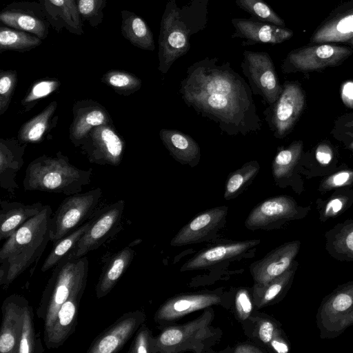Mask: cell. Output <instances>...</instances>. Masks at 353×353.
Returning a JSON list of instances; mask_svg holds the SVG:
<instances>
[{
    "mask_svg": "<svg viewBox=\"0 0 353 353\" xmlns=\"http://www.w3.org/2000/svg\"><path fill=\"white\" fill-rule=\"evenodd\" d=\"M183 102L229 136L261 130L251 88L229 61L205 57L190 65L180 83Z\"/></svg>",
    "mask_w": 353,
    "mask_h": 353,
    "instance_id": "cell-1",
    "label": "cell"
},
{
    "mask_svg": "<svg viewBox=\"0 0 353 353\" xmlns=\"http://www.w3.org/2000/svg\"><path fill=\"white\" fill-rule=\"evenodd\" d=\"M208 0H168L160 24L158 70L165 74L190 48L192 35L208 21Z\"/></svg>",
    "mask_w": 353,
    "mask_h": 353,
    "instance_id": "cell-2",
    "label": "cell"
},
{
    "mask_svg": "<svg viewBox=\"0 0 353 353\" xmlns=\"http://www.w3.org/2000/svg\"><path fill=\"white\" fill-rule=\"evenodd\" d=\"M52 214V208L45 205L6 239L0 250V284L3 288L42 255L50 241Z\"/></svg>",
    "mask_w": 353,
    "mask_h": 353,
    "instance_id": "cell-3",
    "label": "cell"
},
{
    "mask_svg": "<svg viewBox=\"0 0 353 353\" xmlns=\"http://www.w3.org/2000/svg\"><path fill=\"white\" fill-rule=\"evenodd\" d=\"M92 169L82 170L70 163L59 151L54 156L41 155L28 165L23 181L25 190L64 194L81 192L91 181Z\"/></svg>",
    "mask_w": 353,
    "mask_h": 353,
    "instance_id": "cell-4",
    "label": "cell"
},
{
    "mask_svg": "<svg viewBox=\"0 0 353 353\" xmlns=\"http://www.w3.org/2000/svg\"><path fill=\"white\" fill-rule=\"evenodd\" d=\"M89 262L86 256H65L54 267L43 291L36 314L43 321V336L50 331L61 305L88 281Z\"/></svg>",
    "mask_w": 353,
    "mask_h": 353,
    "instance_id": "cell-5",
    "label": "cell"
},
{
    "mask_svg": "<svg viewBox=\"0 0 353 353\" xmlns=\"http://www.w3.org/2000/svg\"><path fill=\"white\" fill-rule=\"evenodd\" d=\"M210 307L196 319L178 325L165 326L154 337L155 353L201 352L218 339V329L210 324L214 318Z\"/></svg>",
    "mask_w": 353,
    "mask_h": 353,
    "instance_id": "cell-6",
    "label": "cell"
},
{
    "mask_svg": "<svg viewBox=\"0 0 353 353\" xmlns=\"http://www.w3.org/2000/svg\"><path fill=\"white\" fill-rule=\"evenodd\" d=\"M102 195L100 188L65 198L52 214L50 241L54 243L88 221L93 215Z\"/></svg>",
    "mask_w": 353,
    "mask_h": 353,
    "instance_id": "cell-7",
    "label": "cell"
},
{
    "mask_svg": "<svg viewBox=\"0 0 353 353\" xmlns=\"http://www.w3.org/2000/svg\"><path fill=\"white\" fill-rule=\"evenodd\" d=\"M241 63L242 72L248 80L253 94L262 97L269 105L280 96L283 86L276 72L273 61L265 52L245 50Z\"/></svg>",
    "mask_w": 353,
    "mask_h": 353,
    "instance_id": "cell-8",
    "label": "cell"
},
{
    "mask_svg": "<svg viewBox=\"0 0 353 353\" xmlns=\"http://www.w3.org/2000/svg\"><path fill=\"white\" fill-rule=\"evenodd\" d=\"M124 208L125 201L119 200L93 214L87 230L65 256L79 259L98 249L116 231L121 221Z\"/></svg>",
    "mask_w": 353,
    "mask_h": 353,
    "instance_id": "cell-9",
    "label": "cell"
},
{
    "mask_svg": "<svg viewBox=\"0 0 353 353\" xmlns=\"http://www.w3.org/2000/svg\"><path fill=\"white\" fill-rule=\"evenodd\" d=\"M304 103L300 86L294 82H285L277 100L263 113L274 137L283 138L291 131L303 109Z\"/></svg>",
    "mask_w": 353,
    "mask_h": 353,
    "instance_id": "cell-10",
    "label": "cell"
},
{
    "mask_svg": "<svg viewBox=\"0 0 353 353\" xmlns=\"http://www.w3.org/2000/svg\"><path fill=\"white\" fill-rule=\"evenodd\" d=\"M352 52L350 48L328 43L305 46L290 52L282 68L285 72L321 70L341 63Z\"/></svg>",
    "mask_w": 353,
    "mask_h": 353,
    "instance_id": "cell-11",
    "label": "cell"
},
{
    "mask_svg": "<svg viewBox=\"0 0 353 353\" xmlns=\"http://www.w3.org/2000/svg\"><path fill=\"white\" fill-rule=\"evenodd\" d=\"M304 216L305 213L292 198L281 195L256 205L246 218L245 226L250 230H272Z\"/></svg>",
    "mask_w": 353,
    "mask_h": 353,
    "instance_id": "cell-12",
    "label": "cell"
},
{
    "mask_svg": "<svg viewBox=\"0 0 353 353\" xmlns=\"http://www.w3.org/2000/svg\"><path fill=\"white\" fill-rule=\"evenodd\" d=\"M79 148L92 163L117 166L123 159L125 142L111 123L92 129Z\"/></svg>",
    "mask_w": 353,
    "mask_h": 353,
    "instance_id": "cell-13",
    "label": "cell"
},
{
    "mask_svg": "<svg viewBox=\"0 0 353 353\" xmlns=\"http://www.w3.org/2000/svg\"><path fill=\"white\" fill-rule=\"evenodd\" d=\"M146 316L141 310L124 313L92 341L87 353H116L136 333L145 322Z\"/></svg>",
    "mask_w": 353,
    "mask_h": 353,
    "instance_id": "cell-14",
    "label": "cell"
},
{
    "mask_svg": "<svg viewBox=\"0 0 353 353\" xmlns=\"http://www.w3.org/2000/svg\"><path fill=\"white\" fill-rule=\"evenodd\" d=\"M228 211V206L221 205L199 213L175 234L170 245L183 246L212 239L224 227Z\"/></svg>",
    "mask_w": 353,
    "mask_h": 353,
    "instance_id": "cell-15",
    "label": "cell"
},
{
    "mask_svg": "<svg viewBox=\"0 0 353 353\" xmlns=\"http://www.w3.org/2000/svg\"><path fill=\"white\" fill-rule=\"evenodd\" d=\"M318 322L327 332L336 334L353 323V283L340 286L325 298Z\"/></svg>",
    "mask_w": 353,
    "mask_h": 353,
    "instance_id": "cell-16",
    "label": "cell"
},
{
    "mask_svg": "<svg viewBox=\"0 0 353 353\" xmlns=\"http://www.w3.org/2000/svg\"><path fill=\"white\" fill-rule=\"evenodd\" d=\"M222 303L217 293L202 292L176 295L165 301L154 314V321L161 326L174 321L193 312L206 309Z\"/></svg>",
    "mask_w": 353,
    "mask_h": 353,
    "instance_id": "cell-17",
    "label": "cell"
},
{
    "mask_svg": "<svg viewBox=\"0 0 353 353\" xmlns=\"http://www.w3.org/2000/svg\"><path fill=\"white\" fill-rule=\"evenodd\" d=\"M72 110L73 119L69 129V138L75 147H80L96 126L113 123L107 109L90 99L75 101Z\"/></svg>",
    "mask_w": 353,
    "mask_h": 353,
    "instance_id": "cell-18",
    "label": "cell"
},
{
    "mask_svg": "<svg viewBox=\"0 0 353 353\" xmlns=\"http://www.w3.org/2000/svg\"><path fill=\"white\" fill-rule=\"evenodd\" d=\"M234 28L232 38L244 39L242 46L258 43L279 44L291 39L294 32L285 28L253 18H234L231 21Z\"/></svg>",
    "mask_w": 353,
    "mask_h": 353,
    "instance_id": "cell-19",
    "label": "cell"
},
{
    "mask_svg": "<svg viewBox=\"0 0 353 353\" xmlns=\"http://www.w3.org/2000/svg\"><path fill=\"white\" fill-rule=\"evenodd\" d=\"M28 301L19 294L6 297L1 306L0 352L17 353L23 326V314Z\"/></svg>",
    "mask_w": 353,
    "mask_h": 353,
    "instance_id": "cell-20",
    "label": "cell"
},
{
    "mask_svg": "<svg viewBox=\"0 0 353 353\" xmlns=\"http://www.w3.org/2000/svg\"><path fill=\"white\" fill-rule=\"evenodd\" d=\"M300 245L299 241L285 243L252 263L250 272L254 283L265 284L288 270L294 261Z\"/></svg>",
    "mask_w": 353,
    "mask_h": 353,
    "instance_id": "cell-21",
    "label": "cell"
},
{
    "mask_svg": "<svg viewBox=\"0 0 353 353\" xmlns=\"http://www.w3.org/2000/svg\"><path fill=\"white\" fill-rule=\"evenodd\" d=\"M86 285L87 283L79 287L60 307L50 331L43 336L48 349L59 347L74 332Z\"/></svg>",
    "mask_w": 353,
    "mask_h": 353,
    "instance_id": "cell-22",
    "label": "cell"
},
{
    "mask_svg": "<svg viewBox=\"0 0 353 353\" xmlns=\"http://www.w3.org/2000/svg\"><path fill=\"white\" fill-rule=\"evenodd\" d=\"M259 239L230 241L204 249L185 262L181 272L198 270L219 263L239 259L260 243Z\"/></svg>",
    "mask_w": 353,
    "mask_h": 353,
    "instance_id": "cell-23",
    "label": "cell"
},
{
    "mask_svg": "<svg viewBox=\"0 0 353 353\" xmlns=\"http://www.w3.org/2000/svg\"><path fill=\"white\" fill-rule=\"evenodd\" d=\"M27 145L14 138L0 139V186L2 189L13 192L19 188L16 176L24 164L23 155Z\"/></svg>",
    "mask_w": 353,
    "mask_h": 353,
    "instance_id": "cell-24",
    "label": "cell"
},
{
    "mask_svg": "<svg viewBox=\"0 0 353 353\" xmlns=\"http://www.w3.org/2000/svg\"><path fill=\"white\" fill-rule=\"evenodd\" d=\"M159 138L170 154L181 165L193 168L201 161V152L197 142L179 130L162 128Z\"/></svg>",
    "mask_w": 353,
    "mask_h": 353,
    "instance_id": "cell-25",
    "label": "cell"
},
{
    "mask_svg": "<svg viewBox=\"0 0 353 353\" xmlns=\"http://www.w3.org/2000/svg\"><path fill=\"white\" fill-rule=\"evenodd\" d=\"M57 101H53L43 110L25 122L19 128L17 139L22 143H40L50 139L52 130L56 127L59 116L56 114Z\"/></svg>",
    "mask_w": 353,
    "mask_h": 353,
    "instance_id": "cell-26",
    "label": "cell"
},
{
    "mask_svg": "<svg viewBox=\"0 0 353 353\" xmlns=\"http://www.w3.org/2000/svg\"><path fill=\"white\" fill-rule=\"evenodd\" d=\"M46 17H41L26 6H8L0 14L1 21L14 29L23 30L45 39L48 34Z\"/></svg>",
    "mask_w": 353,
    "mask_h": 353,
    "instance_id": "cell-27",
    "label": "cell"
},
{
    "mask_svg": "<svg viewBox=\"0 0 353 353\" xmlns=\"http://www.w3.org/2000/svg\"><path fill=\"white\" fill-rule=\"evenodd\" d=\"M0 240L10 237L26 221L39 213L45 205L41 202L24 204L17 201L0 202Z\"/></svg>",
    "mask_w": 353,
    "mask_h": 353,
    "instance_id": "cell-28",
    "label": "cell"
},
{
    "mask_svg": "<svg viewBox=\"0 0 353 353\" xmlns=\"http://www.w3.org/2000/svg\"><path fill=\"white\" fill-rule=\"evenodd\" d=\"M297 266L298 263L294 261L280 276L265 284L254 283L251 292L254 305L260 309L282 300L292 283Z\"/></svg>",
    "mask_w": 353,
    "mask_h": 353,
    "instance_id": "cell-29",
    "label": "cell"
},
{
    "mask_svg": "<svg viewBox=\"0 0 353 353\" xmlns=\"http://www.w3.org/2000/svg\"><path fill=\"white\" fill-rule=\"evenodd\" d=\"M353 38V8L327 19L313 33L310 43L345 42Z\"/></svg>",
    "mask_w": 353,
    "mask_h": 353,
    "instance_id": "cell-30",
    "label": "cell"
},
{
    "mask_svg": "<svg viewBox=\"0 0 353 353\" xmlns=\"http://www.w3.org/2000/svg\"><path fill=\"white\" fill-rule=\"evenodd\" d=\"M134 256V250L131 247L127 246L110 259L95 287V293L98 299H101L110 292L128 268Z\"/></svg>",
    "mask_w": 353,
    "mask_h": 353,
    "instance_id": "cell-31",
    "label": "cell"
},
{
    "mask_svg": "<svg viewBox=\"0 0 353 353\" xmlns=\"http://www.w3.org/2000/svg\"><path fill=\"white\" fill-rule=\"evenodd\" d=\"M325 249L340 261H353V220L336 225L325 235Z\"/></svg>",
    "mask_w": 353,
    "mask_h": 353,
    "instance_id": "cell-32",
    "label": "cell"
},
{
    "mask_svg": "<svg viewBox=\"0 0 353 353\" xmlns=\"http://www.w3.org/2000/svg\"><path fill=\"white\" fill-rule=\"evenodd\" d=\"M121 34L133 46L142 50L155 49L152 32L146 22L128 10L121 12Z\"/></svg>",
    "mask_w": 353,
    "mask_h": 353,
    "instance_id": "cell-33",
    "label": "cell"
},
{
    "mask_svg": "<svg viewBox=\"0 0 353 353\" xmlns=\"http://www.w3.org/2000/svg\"><path fill=\"white\" fill-rule=\"evenodd\" d=\"M302 151L301 142H294L278 151L272 163V172L278 185L281 186L292 176Z\"/></svg>",
    "mask_w": 353,
    "mask_h": 353,
    "instance_id": "cell-34",
    "label": "cell"
},
{
    "mask_svg": "<svg viewBox=\"0 0 353 353\" xmlns=\"http://www.w3.org/2000/svg\"><path fill=\"white\" fill-rule=\"evenodd\" d=\"M261 166L256 160L245 163L227 177L223 197L229 201L239 196L254 179Z\"/></svg>",
    "mask_w": 353,
    "mask_h": 353,
    "instance_id": "cell-35",
    "label": "cell"
},
{
    "mask_svg": "<svg viewBox=\"0 0 353 353\" xmlns=\"http://www.w3.org/2000/svg\"><path fill=\"white\" fill-rule=\"evenodd\" d=\"M90 222V219L72 232L53 243V248L41 266V272H46L54 268L62 259L70 253L85 232Z\"/></svg>",
    "mask_w": 353,
    "mask_h": 353,
    "instance_id": "cell-36",
    "label": "cell"
},
{
    "mask_svg": "<svg viewBox=\"0 0 353 353\" xmlns=\"http://www.w3.org/2000/svg\"><path fill=\"white\" fill-rule=\"evenodd\" d=\"M41 39L30 32L8 27L0 28L1 51L24 52L39 46Z\"/></svg>",
    "mask_w": 353,
    "mask_h": 353,
    "instance_id": "cell-37",
    "label": "cell"
},
{
    "mask_svg": "<svg viewBox=\"0 0 353 353\" xmlns=\"http://www.w3.org/2000/svg\"><path fill=\"white\" fill-rule=\"evenodd\" d=\"M101 81L111 87L118 94L128 97L140 90L141 79L134 74L119 70H111L102 76Z\"/></svg>",
    "mask_w": 353,
    "mask_h": 353,
    "instance_id": "cell-38",
    "label": "cell"
},
{
    "mask_svg": "<svg viewBox=\"0 0 353 353\" xmlns=\"http://www.w3.org/2000/svg\"><path fill=\"white\" fill-rule=\"evenodd\" d=\"M44 348L36 334L32 307L28 304L24 310L23 326L17 353H43Z\"/></svg>",
    "mask_w": 353,
    "mask_h": 353,
    "instance_id": "cell-39",
    "label": "cell"
},
{
    "mask_svg": "<svg viewBox=\"0 0 353 353\" xmlns=\"http://www.w3.org/2000/svg\"><path fill=\"white\" fill-rule=\"evenodd\" d=\"M60 85V81L56 78L47 77L34 81L21 100L22 112L30 111L40 100L57 91Z\"/></svg>",
    "mask_w": 353,
    "mask_h": 353,
    "instance_id": "cell-40",
    "label": "cell"
},
{
    "mask_svg": "<svg viewBox=\"0 0 353 353\" xmlns=\"http://www.w3.org/2000/svg\"><path fill=\"white\" fill-rule=\"evenodd\" d=\"M241 9L249 13L252 18L276 26L285 27V23L263 0H235Z\"/></svg>",
    "mask_w": 353,
    "mask_h": 353,
    "instance_id": "cell-41",
    "label": "cell"
},
{
    "mask_svg": "<svg viewBox=\"0 0 353 353\" xmlns=\"http://www.w3.org/2000/svg\"><path fill=\"white\" fill-rule=\"evenodd\" d=\"M263 314H260L257 316L256 315L254 317L250 316V318L252 319L255 323L254 337L262 345L269 347L272 339L281 334L282 330L279 323L275 319Z\"/></svg>",
    "mask_w": 353,
    "mask_h": 353,
    "instance_id": "cell-42",
    "label": "cell"
},
{
    "mask_svg": "<svg viewBox=\"0 0 353 353\" xmlns=\"http://www.w3.org/2000/svg\"><path fill=\"white\" fill-rule=\"evenodd\" d=\"M43 12L50 22H60L71 32L76 34L73 23L69 15L64 0H43Z\"/></svg>",
    "mask_w": 353,
    "mask_h": 353,
    "instance_id": "cell-43",
    "label": "cell"
},
{
    "mask_svg": "<svg viewBox=\"0 0 353 353\" xmlns=\"http://www.w3.org/2000/svg\"><path fill=\"white\" fill-rule=\"evenodd\" d=\"M18 81L15 70H0V115L8 110Z\"/></svg>",
    "mask_w": 353,
    "mask_h": 353,
    "instance_id": "cell-44",
    "label": "cell"
},
{
    "mask_svg": "<svg viewBox=\"0 0 353 353\" xmlns=\"http://www.w3.org/2000/svg\"><path fill=\"white\" fill-rule=\"evenodd\" d=\"M76 3L79 17L88 21L92 26L101 21L105 0H77Z\"/></svg>",
    "mask_w": 353,
    "mask_h": 353,
    "instance_id": "cell-45",
    "label": "cell"
},
{
    "mask_svg": "<svg viewBox=\"0 0 353 353\" xmlns=\"http://www.w3.org/2000/svg\"><path fill=\"white\" fill-rule=\"evenodd\" d=\"M128 353H155L154 336L149 327L143 323L136 332Z\"/></svg>",
    "mask_w": 353,
    "mask_h": 353,
    "instance_id": "cell-46",
    "label": "cell"
},
{
    "mask_svg": "<svg viewBox=\"0 0 353 353\" xmlns=\"http://www.w3.org/2000/svg\"><path fill=\"white\" fill-rule=\"evenodd\" d=\"M234 305L236 314L240 320L249 319L254 305L252 293L245 288L239 289L235 296Z\"/></svg>",
    "mask_w": 353,
    "mask_h": 353,
    "instance_id": "cell-47",
    "label": "cell"
},
{
    "mask_svg": "<svg viewBox=\"0 0 353 353\" xmlns=\"http://www.w3.org/2000/svg\"><path fill=\"white\" fill-rule=\"evenodd\" d=\"M346 203L347 199L343 196L332 198L326 203L322 212L321 219L325 221L329 218L338 216L344 209Z\"/></svg>",
    "mask_w": 353,
    "mask_h": 353,
    "instance_id": "cell-48",
    "label": "cell"
},
{
    "mask_svg": "<svg viewBox=\"0 0 353 353\" xmlns=\"http://www.w3.org/2000/svg\"><path fill=\"white\" fill-rule=\"evenodd\" d=\"M353 179V172L343 170L329 176L325 181L323 187L330 189L348 185Z\"/></svg>",
    "mask_w": 353,
    "mask_h": 353,
    "instance_id": "cell-49",
    "label": "cell"
},
{
    "mask_svg": "<svg viewBox=\"0 0 353 353\" xmlns=\"http://www.w3.org/2000/svg\"><path fill=\"white\" fill-rule=\"evenodd\" d=\"M66 6L68 8V10L69 12V15L70 19L73 23L76 30V34H81L83 33L82 30V26L80 21V17L78 13L77 3L75 0H64Z\"/></svg>",
    "mask_w": 353,
    "mask_h": 353,
    "instance_id": "cell-50",
    "label": "cell"
},
{
    "mask_svg": "<svg viewBox=\"0 0 353 353\" xmlns=\"http://www.w3.org/2000/svg\"><path fill=\"white\" fill-rule=\"evenodd\" d=\"M269 347L278 353H287L289 352V343L284 336L283 332L272 339Z\"/></svg>",
    "mask_w": 353,
    "mask_h": 353,
    "instance_id": "cell-51",
    "label": "cell"
},
{
    "mask_svg": "<svg viewBox=\"0 0 353 353\" xmlns=\"http://www.w3.org/2000/svg\"><path fill=\"white\" fill-rule=\"evenodd\" d=\"M316 159L322 165L328 164L332 159V150L330 147L325 144L319 145L316 150Z\"/></svg>",
    "mask_w": 353,
    "mask_h": 353,
    "instance_id": "cell-52",
    "label": "cell"
},
{
    "mask_svg": "<svg viewBox=\"0 0 353 353\" xmlns=\"http://www.w3.org/2000/svg\"><path fill=\"white\" fill-rule=\"evenodd\" d=\"M341 98L346 106L353 108V82L347 81L341 89Z\"/></svg>",
    "mask_w": 353,
    "mask_h": 353,
    "instance_id": "cell-53",
    "label": "cell"
},
{
    "mask_svg": "<svg viewBox=\"0 0 353 353\" xmlns=\"http://www.w3.org/2000/svg\"><path fill=\"white\" fill-rule=\"evenodd\" d=\"M233 352L234 353H263L265 352V350L254 345L248 343H243L235 346Z\"/></svg>",
    "mask_w": 353,
    "mask_h": 353,
    "instance_id": "cell-54",
    "label": "cell"
},
{
    "mask_svg": "<svg viewBox=\"0 0 353 353\" xmlns=\"http://www.w3.org/2000/svg\"><path fill=\"white\" fill-rule=\"evenodd\" d=\"M350 43H351V44L352 45V46H353V38H352V39H350Z\"/></svg>",
    "mask_w": 353,
    "mask_h": 353,
    "instance_id": "cell-55",
    "label": "cell"
},
{
    "mask_svg": "<svg viewBox=\"0 0 353 353\" xmlns=\"http://www.w3.org/2000/svg\"><path fill=\"white\" fill-rule=\"evenodd\" d=\"M350 147L351 148H353V142L350 144Z\"/></svg>",
    "mask_w": 353,
    "mask_h": 353,
    "instance_id": "cell-56",
    "label": "cell"
},
{
    "mask_svg": "<svg viewBox=\"0 0 353 353\" xmlns=\"http://www.w3.org/2000/svg\"><path fill=\"white\" fill-rule=\"evenodd\" d=\"M352 125H353V124H352Z\"/></svg>",
    "mask_w": 353,
    "mask_h": 353,
    "instance_id": "cell-57",
    "label": "cell"
}]
</instances>
